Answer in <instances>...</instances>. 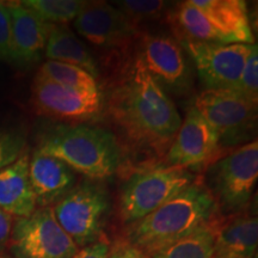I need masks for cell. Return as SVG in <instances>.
I'll use <instances>...</instances> for the list:
<instances>
[{
    "label": "cell",
    "instance_id": "6da1fadb",
    "mask_svg": "<svg viewBox=\"0 0 258 258\" xmlns=\"http://www.w3.org/2000/svg\"><path fill=\"white\" fill-rule=\"evenodd\" d=\"M104 110L129 146L158 157L165 156L182 124L175 103L139 54L120 66L104 97Z\"/></svg>",
    "mask_w": 258,
    "mask_h": 258
},
{
    "label": "cell",
    "instance_id": "8fae6325",
    "mask_svg": "<svg viewBox=\"0 0 258 258\" xmlns=\"http://www.w3.org/2000/svg\"><path fill=\"white\" fill-rule=\"evenodd\" d=\"M221 150L217 132L191 106L165 154V164L188 171L200 170L215 161Z\"/></svg>",
    "mask_w": 258,
    "mask_h": 258
},
{
    "label": "cell",
    "instance_id": "7402d4cb",
    "mask_svg": "<svg viewBox=\"0 0 258 258\" xmlns=\"http://www.w3.org/2000/svg\"><path fill=\"white\" fill-rule=\"evenodd\" d=\"M37 76L50 82L84 93L102 92L98 82L85 70L74 64L47 60L38 70Z\"/></svg>",
    "mask_w": 258,
    "mask_h": 258
},
{
    "label": "cell",
    "instance_id": "5bb4252c",
    "mask_svg": "<svg viewBox=\"0 0 258 258\" xmlns=\"http://www.w3.org/2000/svg\"><path fill=\"white\" fill-rule=\"evenodd\" d=\"M12 27L14 62L31 64L41 59L46 48L50 23H47L21 2L6 3Z\"/></svg>",
    "mask_w": 258,
    "mask_h": 258
},
{
    "label": "cell",
    "instance_id": "ffe728a7",
    "mask_svg": "<svg viewBox=\"0 0 258 258\" xmlns=\"http://www.w3.org/2000/svg\"><path fill=\"white\" fill-rule=\"evenodd\" d=\"M219 217L220 214L185 237L157 251L151 258H214Z\"/></svg>",
    "mask_w": 258,
    "mask_h": 258
},
{
    "label": "cell",
    "instance_id": "2e32d148",
    "mask_svg": "<svg viewBox=\"0 0 258 258\" xmlns=\"http://www.w3.org/2000/svg\"><path fill=\"white\" fill-rule=\"evenodd\" d=\"M258 220L254 214L238 212L230 217L220 214L215 237V256L253 258L257 252Z\"/></svg>",
    "mask_w": 258,
    "mask_h": 258
},
{
    "label": "cell",
    "instance_id": "83f0119b",
    "mask_svg": "<svg viewBox=\"0 0 258 258\" xmlns=\"http://www.w3.org/2000/svg\"><path fill=\"white\" fill-rule=\"evenodd\" d=\"M108 258H151L133 244H131L124 237L116 238L109 246Z\"/></svg>",
    "mask_w": 258,
    "mask_h": 258
},
{
    "label": "cell",
    "instance_id": "f1b7e54d",
    "mask_svg": "<svg viewBox=\"0 0 258 258\" xmlns=\"http://www.w3.org/2000/svg\"><path fill=\"white\" fill-rule=\"evenodd\" d=\"M109 246H110V241L103 237L96 243L82 247L72 258H108Z\"/></svg>",
    "mask_w": 258,
    "mask_h": 258
},
{
    "label": "cell",
    "instance_id": "f546056e",
    "mask_svg": "<svg viewBox=\"0 0 258 258\" xmlns=\"http://www.w3.org/2000/svg\"><path fill=\"white\" fill-rule=\"evenodd\" d=\"M12 226H14V218L0 209V253H3V251L9 245Z\"/></svg>",
    "mask_w": 258,
    "mask_h": 258
},
{
    "label": "cell",
    "instance_id": "52a82bcc",
    "mask_svg": "<svg viewBox=\"0 0 258 258\" xmlns=\"http://www.w3.org/2000/svg\"><path fill=\"white\" fill-rule=\"evenodd\" d=\"M194 108L217 132L221 148L251 143L256 134L257 103L234 90H203Z\"/></svg>",
    "mask_w": 258,
    "mask_h": 258
},
{
    "label": "cell",
    "instance_id": "3957f363",
    "mask_svg": "<svg viewBox=\"0 0 258 258\" xmlns=\"http://www.w3.org/2000/svg\"><path fill=\"white\" fill-rule=\"evenodd\" d=\"M36 152L57 158L91 180L110 178L120 169L121 147L115 135L90 124H62L43 135Z\"/></svg>",
    "mask_w": 258,
    "mask_h": 258
},
{
    "label": "cell",
    "instance_id": "cb8c5ba5",
    "mask_svg": "<svg viewBox=\"0 0 258 258\" xmlns=\"http://www.w3.org/2000/svg\"><path fill=\"white\" fill-rule=\"evenodd\" d=\"M117 8L121 10L133 23L139 27L141 21L158 18L163 14L164 9L166 8L165 2L153 0V2H141V0H127V2L117 3Z\"/></svg>",
    "mask_w": 258,
    "mask_h": 258
},
{
    "label": "cell",
    "instance_id": "277c9868",
    "mask_svg": "<svg viewBox=\"0 0 258 258\" xmlns=\"http://www.w3.org/2000/svg\"><path fill=\"white\" fill-rule=\"evenodd\" d=\"M191 171L164 165L148 166L133 173L122 185L118 212L125 225L140 220L192 184Z\"/></svg>",
    "mask_w": 258,
    "mask_h": 258
},
{
    "label": "cell",
    "instance_id": "ba28073f",
    "mask_svg": "<svg viewBox=\"0 0 258 258\" xmlns=\"http://www.w3.org/2000/svg\"><path fill=\"white\" fill-rule=\"evenodd\" d=\"M9 246L12 258H72L79 250L57 224L50 207L18 218L12 226Z\"/></svg>",
    "mask_w": 258,
    "mask_h": 258
},
{
    "label": "cell",
    "instance_id": "d4e9b609",
    "mask_svg": "<svg viewBox=\"0 0 258 258\" xmlns=\"http://www.w3.org/2000/svg\"><path fill=\"white\" fill-rule=\"evenodd\" d=\"M235 91L250 101L258 103V48L256 43L247 56Z\"/></svg>",
    "mask_w": 258,
    "mask_h": 258
},
{
    "label": "cell",
    "instance_id": "8992f818",
    "mask_svg": "<svg viewBox=\"0 0 258 258\" xmlns=\"http://www.w3.org/2000/svg\"><path fill=\"white\" fill-rule=\"evenodd\" d=\"M109 208L110 199L104 184L86 179L60 199L53 213L57 224L79 249L103 238Z\"/></svg>",
    "mask_w": 258,
    "mask_h": 258
},
{
    "label": "cell",
    "instance_id": "484cf974",
    "mask_svg": "<svg viewBox=\"0 0 258 258\" xmlns=\"http://www.w3.org/2000/svg\"><path fill=\"white\" fill-rule=\"evenodd\" d=\"M25 148V139L15 132H0V170L15 163Z\"/></svg>",
    "mask_w": 258,
    "mask_h": 258
},
{
    "label": "cell",
    "instance_id": "9a60e30c",
    "mask_svg": "<svg viewBox=\"0 0 258 258\" xmlns=\"http://www.w3.org/2000/svg\"><path fill=\"white\" fill-rule=\"evenodd\" d=\"M29 179L37 205L49 207L77 184V173L57 158L35 151L29 160Z\"/></svg>",
    "mask_w": 258,
    "mask_h": 258
},
{
    "label": "cell",
    "instance_id": "7a4b0ae2",
    "mask_svg": "<svg viewBox=\"0 0 258 258\" xmlns=\"http://www.w3.org/2000/svg\"><path fill=\"white\" fill-rule=\"evenodd\" d=\"M220 214L202 177L159 208L127 225L124 238L147 256L185 237Z\"/></svg>",
    "mask_w": 258,
    "mask_h": 258
},
{
    "label": "cell",
    "instance_id": "30bf717a",
    "mask_svg": "<svg viewBox=\"0 0 258 258\" xmlns=\"http://www.w3.org/2000/svg\"><path fill=\"white\" fill-rule=\"evenodd\" d=\"M31 104L38 115L70 124H84L102 118L104 95L63 88L36 74L32 83Z\"/></svg>",
    "mask_w": 258,
    "mask_h": 258
},
{
    "label": "cell",
    "instance_id": "d6986e66",
    "mask_svg": "<svg viewBox=\"0 0 258 258\" xmlns=\"http://www.w3.org/2000/svg\"><path fill=\"white\" fill-rule=\"evenodd\" d=\"M44 53L48 60L74 64L85 70L97 79L98 64L88 47L64 24H51Z\"/></svg>",
    "mask_w": 258,
    "mask_h": 258
},
{
    "label": "cell",
    "instance_id": "4fadbf2b",
    "mask_svg": "<svg viewBox=\"0 0 258 258\" xmlns=\"http://www.w3.org/2000/svg\"><path fill=\"white\" fill-rule=\"evenodd\" d=\"M139 55L151 76L175 93L188 92L192 74L188 56L177 38L169 35H144Z\"/></svg>",
    "mask_w": 258,
    "mask_h": 258
},
{
    "label": "cell",
    "instance_id": "5b68a950",
    "mask_svg": "<svg viewBox=\"0 0 258 258\" xmlns=\"http://www.w3.org/2000/svg\"><path fill=\"white\" fill-rule=\"evenodd\" d=\"M258 178V141L252 140L208 165L205 184L217 202L219 212L244 211Z\"/></svg>",
    "mask_w": 258,
    "mask_h": 258
},
{
    "label": "cell",
    "instance_id": "7c38bea8",
    "mask_svg": "<svg viewBox=\"0 0 258 258\" xmlns=\"http://www.w3.org/2000/svg\"><path fill=\"white\" fill-rule=\"evenodd\" d=\"M74 28L80 36L98 48L123 49L139 37V27L117 6L105 2H86Z\"/></svg>",
    "mask_w": 258,
    "mask_h": 258
},
{
    "label": "cell",
    "instance_id": "ac0fdd59",
    "mask_svg": "<svg viewBox=\"0 0 258 258\" xmlns=\"http://www.w3.org/2000/svg\"><path fill=\"white\" fill-rule=\"evenodd\" d=\"M224 35L227 43L254 44L246 4L241 0H190Z\"/></svg>",
    "mask_w": 258,
    "mask_h": 258
},
{
    "label": "cell",
    "instance_id": "1f68e13d",
    "mask_svg": "<svg viewBox=\"0 0 258 258\" xmlns=\"http://www.w3.org/2000/svg\"><path fill=\"white\" fill-rule=\"evenodd\" d=\"M214 258H224V257H219V256H215Z\"/></svg>",
    "mask_w": 258,
    "mask_h": 258
},
{
    "label": "cell",
    "instance_id": "4316f807",
    "mask_svg": "<svg viewBox=\"0 0 258 258\" xmlns=\"http://www.w3.org/2000/svg\"><path fill=\"white\" fill-rule=\"evenodd\" d=\"M0 60L14 62L11 16L6 3H0Z\"/></svg>",
    "mask_w": 258,
    "mask_h": 258
},
{
    "label": "cell",
    "instance_id": "4dcf8cb0",
    "mask_svg": "<svg viewBox=\"0 0 258 258\" xmlns=\"http://www.w3.org/2000/svg\"><path fill=\"white\" fill-rule=\"evenodd\" d=\"M0 258H12V257L6 256V254H4V253H0Z\"/></svg>",
    "mask_w": 258,
    "mask_h": 258
},
{
    "label": "cell",
    "instance_id": "44dd1931",
    "mask_svg": "<svg viewBox=\"0 0 258 258\" xmlns=\"http://www.w3.org/2000/svg\"><path fill=\"white\" fill-rule=\"evenodd\" d=\"M170 23L179 38L227 43L224 35L213 25L201 10L191 2L180 3L170 14Z\"/></svg>",
    "mask_w": 258,
    "mask_h": 258
},
{
    "label": "cell",
    "instance_id": "9c48e42d",
    "mask_svg": "<svg viewBox=\"0 0 258 258\" xmlns=\"http://www.w3.org/2000/svg\"><path fill=\"white\" fill-rule=\"evenodd\" d=\"M183 49L195 63L205 90L237 89L241 71L254 44L217 43L179 38Z\"/></svg>",
    "mask_w": 258,
    "mask_h": 258
},
{
    "label": "cell",
    "instance_id": "603a6c76",
    "mask_svg": "<svg viewBox=\"0 0 258 258\" xmlns=\"http://www.w3.org/2000/svg\"><path fill=\"white\" fill-rule=\"evenodd\" d=\"M21 3L50 24H66L74 21L86 4L80 0H25Z\"/></svg>",
    "mask_w": 258,
    "mask_h": 258
},
{
    "label": "cell",
    "instance_id": "e0dca14e",
    "mask_svg": "<svg viewBox=\"0 0 258 258\" xmlns=\"http://www.w3.org/2000/svg\"><path fill=\"white\" fill-rule=\"evenodd\" d=\"M29 151L0 170V209L11 217L27 218L36 211V198L29 179Z\"/></svg>",
    "mask_w": 258,
    "mask_h": 258
}]
</instances>
